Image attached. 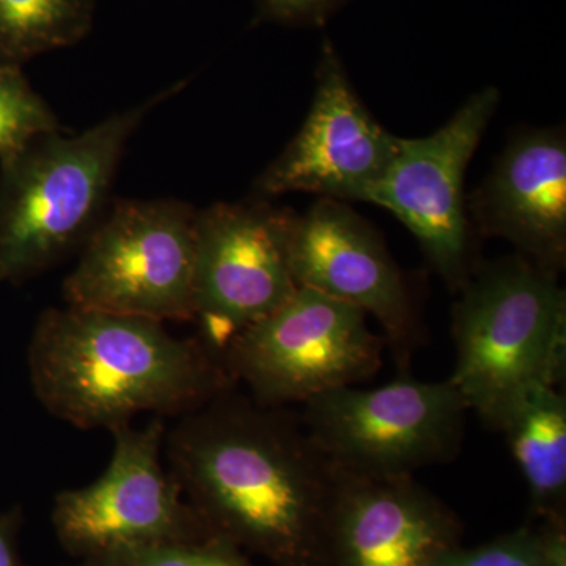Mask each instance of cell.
Segmentation results:
<instances>
[{
  "mask_svg": "<svg viewBox=\"0 0 566 566\" xmlns=\"http://www.w3.org/2000/svg\"><path fill=\"white\" fill-rule=\"evenodd\" d=\"M163 453L212 534L271 566H323L335 468L300 412L256 403L234 386L178 417Z\"/></svg>",
  "mask_w": 566,
  "mask_h": 566,
  "instance_id": "6da1fadb",
  "label": "cell"
},
{
  "mask_svg": "<svg viewBox=\"0 0 566 566\" xmlns=\"http://www.w3.org/2000/svg\"><path fill=\"white\" fill-rule=\"evenodd\" d=\"M28 365L43 408L80 430L112 431L144 412L178 419L237 386L199 337L69 304L40 315Z\"/></svg>",
  "mask_w": 566,
  "mask_h": 566,
  "instance_id": "7a4b0ae2",
  "label": "cell"
},
{
  "mask_svg": "<svg viewBox=\"0 0 566 566\" xmlns=\"http://www.w3.org/2000/svg\"><path fill=\"white\" fill-rule=\"evenodd\" d=\"M167 95L76 136L41 134L0 159V281H25L81 251L107 210L126 145Z\"/></svg>",
  "mask_w": 566,
  "mask_h": 566,
  "instance_id": "3957f363",
  "label": "cell"
},
{
  "mask_svg": "<svg viewBox=\"0 0 566 566\" xmlns=\"http://www.w3.org/2000/svg\"><path fill=\"white\" fill-rule=\"evenodd\" d=\"M557 279L515 255L476 266L460 290L449 381L494 430L524 395L564 381L566 294Z\"/></svg>",
  "mask_w": 566,
  "mask_h": 566,
  "instance_id": "277c9868",
  "label": "cell"
},
{
  "mask_svg": "<svg viewBox=\"0 0 566 566\" xmlns=\"http://www.w3.org/2000/svg\"><path fill=\"white\" fill-rule=\"evenodd\" d=\"M196 216L177 199L115 202L63 282L66 304L156 322H192Z\"/></svg>",
  "mask_w": 566,
  "mask_h": 566,
  "instance_id": "5b68a950",
  "label": "cell"
},
{
  "mask_svg": "<svg viewBox=\"0 0 566 566\" xmlns=\"http://www.w3.org/2000/svg\"><path fill=\"white\" fill-rule=\"evenodd\" d=\"M367 318L356 305L300 286L234 338L222 354L223 365L256 403L303 406L378 374L386 342Z\"/></svg>",
  "mask_w": 566,
  "mask_h": 566,
  "instance_id": "8992f818",
  "label": "cell"
},
{
  "mask_svg": "<svg viewBox=\"0 0 566 566\" xmlns=\"http://www.w3.org/2000/svg\"><path fill=\"white\" fill-rule=\"evenodd\" d=\"M469 408L449 381L412 376L363 389L346 386L301 406L300 417L334 468L364 476H415L452 461L463 444Z\"/></svg>",
  "mask_w": 566,
  "mask_h": 566,
  "instance_id": "52a82bcc",
  "label": "cell"
},
{
  "mask_svg": "<svg viewBox=\"0 0 566 566\" xmlns=\"http://www.w3.org/2000/svg\"><path fill=\"white\" fill-rule=\"evenodd\" d=\"M166 433L161 417L144 428H115L106 471L91 485L55 495L51 523L65 553L82 560L115 547L214 535L164 465Z\"/></svg>",
  "mask_w": 566,
  "mask_h": 566,
  "instance_id": "ba28073f",
  "label": "cell"
},
{
  "mask_svg": "<svg viewBox=\"0 0 566 566\" xmlns=\"http://www.w3.org/2000/svg\"><path fill=\"white\" fill-rule=\"evenodd\" d=\"M293 218L262 200L197 211L192 322L219 356L300 289L290 263Z\"/></svg>",
  "mask_w": 566,
  "mask_h": 566,
  "instance_id": "9c48e42d",
  "label": "cell"
},
{
  "mask_svg": "<svg viewBox=\"0 0 566 566\" xmlns=\"http://www.w3.org/2000/svg\"><path fill=\"white\" fill-rule=\"evenodd\" d=\"M497 104L499 92L483 88L431 136L398 137L392 161L364 196V202L386 208L405 223L453 292L463 289L476 268L464 175Z\"/></svg>",
  "mask_w": 566,
  "mask_h": 566,
  "instance_id": "30bf717a",
  "label": "cell"
},
{
  "mask_svg": "<svg viewBox=\"0 0 566 566\" xmlns=\"http://www.w3.org/2000/svg\"><path fill=\"white\" fill-rule=\"evenodd\" d=\"M290 263L297 286L374 316L395 363L408 371L422 338L419 316L400 268L363 218L331 199L319 200L305 214H294Z\"/></svg>",
  "mask_w": 566,
  "mask_h": 566,
  "instance_id": "8fae6325",
  "label": "cell"
},
{
  "mask_svg": "<svg viewBox=\"0 0 566 566\" xmlns=\"http://www.w3.org/2000/svg\"><path fill=\"white\" fill-rule=\"evenodd\" d=\"M397 140L360 102L326 40L307 118L260 175L255 191L263 197L311 192L338 202H364L365 192L392 161Z\"/></svg>",
  "mask_w": 566,
  "mask_h": 566,
  "instance_id": "7c38bea8",
  "label": "cell"
},
{
  "mask_svg": "<svg viewBox=\"0 0 566 566\" xmlns=\"http://www.w3.org/2000/svg\"><path fill=\"white\" fill-rule=\"evenodd\" d=\"M463 524L415 476H364L335 468L323 566H433L463 545Z\"/></svg>",
  "mask_w": 566,
  "mask_h": 566,
  "instance_id": "4fadbf2b",
  "label": "cell"
},
{
  "mask_svg": "<svg viewBox=\"0 0 566 566\" xmlns=\"http://www.w3.org/2000/svg\"><path fill=\"white\" fill-rule=\"evenodd\" d=\"M480 232L558 277L566 263V140L558 129L516 137L475 193Z\"/></svg>",
  "mask_w": 566,
  "mask_h": 566,
  "instance_id": "5bb4252c",
  "label": "cell"
},
{
  "mask_svg": "<svg viewBox=\"0 0 566 566\" xmlns=\"http://www.w3.org/2000/svg\"><path fill=\"white\" fill-rule=\"evenodd\" d=\"M497 431L526 480L532 517L566 521V398L560 386L524 395Z\"/></svg>",
  "mask_w": 566,
  "mask_h": 566,
  "instance_id": "9a60e30c",
  "label": "cell"
},
{
  "mask_svg": "<svg viewBox=\"0 0 566 566\" xmlns=\"http://www.w3.org/2000/svg\"><path fill=\"white\" fill-rule=\"evenodd\" d=\"M95 0H0V65L20 66L88 35Z\"/></svg>",
  "mask_w": 566,
  "mask_h": 566,
  "instance_id": "2e32d148",
  "label": "cell"
},
{
  "mask_svg": "<svg viewBox=\"0 0 566 566\" xmlns=\"http://www.w3.org/2000/svg\"><path fill=\"white\" fill-rule=\"evenodd\" d=\"M433 566H566V521H539L479 546H457Z\"/></svg>",
  "mask_w": 566,
  "mask_h": 566,
  "instance_id": "e0dca14e",
  "label": "cell"
},
{
  "mask_svg": "<svg viewBox=\"0 0 566 566\" xmlns=\"http://www.w3.org/2000/svg\"><path fill=\"white\" fill-rule=\"evenodd\" d=\"M71 566H256L241 547L210 535L185 542L123 546L82 558Z\"/></svg>",
  "mask_w": 566,
  "mask_h": 566,
  "instance_id": "ac0fdd59",
  "label": "cell"
},
{
  "mask_svg": "<svg viewBox=\"0 0 566 566\" xmlns=\"http://www.w3.org/2000/svg\"><path fill=\"white\" fill-rule=\"evenodd\" d=\"M59 129L54 112L33 91L20 66L0 65V159L41 134Z\"/></svg>",
  "mask_w": 566,
  "mask_h": 566,
  "instance_id": "d6986e66",
  "label": "cell"
},
{
  "mask_svg": "<svg viewBox=\"0 0 566 566\" xmlns=\"http://www.w3.org/2000/svg\"><path fill=\"white\" fill-rule=\"evenodd\" d=\"M346 0H255L256 21L283 25H319Z\"/></svg>",
  "mask_w": 566,
  "mask_h": 566,
  "instance_id": "ffe728a7",
  "label": "cell"
},
{
  "mask_svg": "<svg viewBox=\"0 0 566 566\" xmlns=\"http://www.w3.org/2000/svg\"><path fill=\"white\" fill-rule=\"evenodd\" d=\"M22 512L20 506L0 512V566H29L22 560L20 532Z\"/></svg>",
  "mask_w": 566,
  "mask_h": 566,
  "instance_id": "44dd1931",
  "label": "cell"
}]
</instances>
